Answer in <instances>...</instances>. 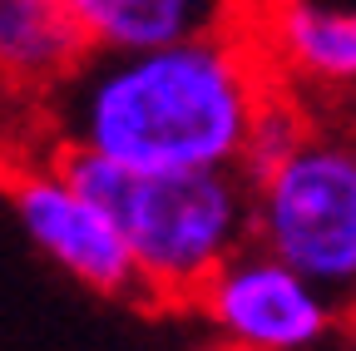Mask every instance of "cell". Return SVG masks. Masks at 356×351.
Segmentation results:
<instances>
[{"mask_svg": "<svg viewBox=\"0 0 356 351\" xmlns=\"http://www.w3.org/2000/svg\"><path fill=\"white\" fill-rule=\"evenodd\" d=\"M317 104H307L302 95H292L287 84H273V95L262 99V109L252 114V129H248V144H243V158H238V173L252 183L262 179L267 168H277L317 124Z\"/></svg>", "mask_w": 356, "mask_h": 351, "instance_id": "9", "label": "cell"}, {"mask_svg": "<svg viewBox=\"0 0 356 351\" xmlns=\"http://www.w3.org/2000/svg\"><path fill=\"white\" fill-rule=\"evenodd\" d=\"M89 50H149L252 20L257 0H65Z\"/></svg>", "mask_w": 356, "mask_h": 351, "instance_id": "8", "label": "cell"}, {"mask_svg": "<svg viewBox=\"0 0 356 351\" xmlns=\"http://www.w3.org/2000/svg\"><path fill=\"white\" fill-rule=\"evenodd\" d=\"M252 243L356 302V124L317 114L312 134L252 179Z\"/></svg>", "mask_w": 356, "mask_h": 351, "instance_id": "3", "label": "cell"}, {"mask_svg": "<svg viewBox=\"0 0 356 351\" xmlns=\"http://www.w3.org/2000/svg\"><path fill=\"white\" fill-rule=\"evenodd\" d=\"M60 158L114 213L144 302L154 307H188L222 262L252 243V183L238 168H119L89 154Z\"/></svg>", "mask_w": 356, "mask_h": 351, "instance_id": "2", "label": "cell"}, {"mask_svg": "<svg viewBox=\"0 0 356 351\" xmlns=\"http://www.w3.org/2000/svg\"><path fill=\"white\" fill-rule=\"evenodd\" d=\"M40 109H30L25 99H15L6 84H0V163H20V158H30V154H40Z\"/></svg>", "mask_w": 356, "mask_h": 351, "instance_id": "10", "label": "cell"}, {"mask_svg": "<svg viewBox=\"0 0 356 351\" xmlns=\"http://www.w3.org/2000/svg\"><path fill=\"white\" fill-rule=\"evenodd\" d=\"M95 55L65 0H0V84L44 109Z\"/></svg>", "mask_w": 356, "mask_h": 351, "instance_id": "7", "label": "cell"}, {"mask_svg": "<svg viewBox=\"0 0 356 351\" xmlns=\"http://www.w3.org/2000/svg\"><path fill=\"white\" fill-rule=\"evenodd\" d=\"M351 312H356V302H351Z\"/></svg>", "mask_w": 356, "mask_h": 351, "instance_id": "11", "label": "cell"}, {"mask_svg": "<svg viewBox=\"0 0 356 351\" xmlns=\"http://www.w3.org/2000/svg\"><path fill=\"white\" fill-rule=\"evenodd\" d=\"M6 188H10L15 223L25 228V238L50 268H60L70 282L99 297H144L139 268L129 257L114 213L65 168L55 149L10 163Z\"/></svg>", "mask_w": 356, "mask_h": 351, "instance_id": "5", "label": "cell"}, {"mask_svg": "<svg viewBox=\"0 0 356 351\" xmlns=\"http://www.w3.org/2000/svg\"><path fill=\"white\" fill-rule=\"evenodd\" d=\"M188 312L213 351H317L346 307L292 262L248 243L193 292Z\"/></svg>", "mask_w": 356, "mask_h": 351, "instance_id": "4", "label": "cell"}, {"mask_svg": "<svg viewBox=\"0 0 356 351\" xmlns=\"http://www.w3.org/2000/svg\"><path fill=\"white\" fill-rule=\"evenodd\" d=\"M273 84L248 25L149 50H95L40 109L44 149L119 168H238Z\"/></svg>", "mask_w": 356, "mask_h": 351, "instance_id": "1", "label": "cell"}, {"mask_svg": "<svg viewBox=\"0 0 356 351\" xmlns=\"http://www.w3.org/2000/svg\"><path fill=\"white\" fill-rule=\"evenodd\" d=\"M248 30L277 84L317 109L356 99V0H257Z\"/></svg>", "mask_w": 356, "mask_h": 351, "instance_id": "6", "label": "cell"}]
</instances>
